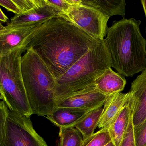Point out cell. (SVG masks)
I'll return each mask as SVG.
<instances>
[{
    "instance_id": "6da1fadb",
    "label": "cell",
    "mask_w": 146,
    "mask_h": 146,
    "mask_svg": "<svg viewBox=\"0 0 146 146\" xmlns=\"http://www.w3.org/2000/svg\"><path fill=\"white\" fill-rule=\"evenodd\" d=\"M102 41L92 37L69 20L57 15L42 25L26 51L32 48L56 79Z\"/></svg>"
},
{
    "instance_id": "7a4b0ae2",
    "label": "cell",
    "mask_w": 146,
    "mask_h": 146,
    "mask_svg": "<svg viewBox=\"0 0 146 146\" xmlns=\"http://www.w3.org/2000/svg\"><path fill=\"white\" fill-rule=\"evenodd\" d=\"M141 24L133 18L115 21L103 40L111 67L124 77H132L146 69V39L141 32Z\"/></svg>"
},
{
    "instance_id": "3957f363",
    "label": "cell",
    "mask_w": 146,
    "mask_h": 146,
    "mask_svg": "<svg viewBox=\"0 0 146 146\" xmlns=\"http://www.w3.org/2000/svg\"><path fill=\"white\" fill-rule=\"evenodd\" d=\"M21 66L33 115L47 118L56 109L54 100L55 78L32 48L21 56Z\"/></svg>"
},
{
    "instance_id": "277c9868",
    "label": "cell",
    "mask_w": 146,
    "mask_h": 146,
    "mask_svg": "<svg viewBox=\"0 0 146 146\" xmlns=\"http://www.w3.org/2000/svg\"><path fill=\"white\" fill-rule=\"evenodd\" d=\"M109 68L111 63L103 41L56 79L55 102L86 88Z\"/></svg>"
},
{
    "instance_id": "5b68a950",
    "label": "cell",
    "mask_w": 146,
    "mask_h": 146,
    "mask_svg": "<svg viewBox=\"0 0 146 146\" xmlns=\"http://www.w3.org/2000/svg\"><path fill=\"white\" fill-rule=\"evenodd\" d=\"M26 47L16 48L0 55V92L10 110L31 117L32 111L28 102L21 73V61Z\"/></svg>"
},
{
    "instance_id": "8992f818",
    "label": "cell",
    "mask_w": 146,
    "mask_h": 146,
    "mask_svg": "<svg viewBox=\"0 0 146 146\" xmlns=\"http://www.w3.org/2000/svg\"><path fill=\"white\" fill-rule=\"evenodd\" d=\"M0 146H48L35 131L30 117L9 109L5 133Z\"/></svg>"
},
{
    "instance_id": "52a82bcc",
    "label": "cell",
    "mask_w": 146,
    "mask_h": 146,
    "mask_svg": "<svg viewBox=\"0 0 146 146\" xmlns=\"http://www.w3.org/2000/svg\"><path fill=\"white\" fill-rule=\"evenodd\" d=\"M69 20L93 38L103 41L107 33L110 17L97 9L81 4L74 6L68 13L59 15Z\"/></svg>"
},
{
    "instance_id": "ba28073f",
    "label": "cell",
    "mask_w": 146,
    "mask_h": 146,
    "mask_svg": "<svg viewBox=\"0 0 146 146\" xmlns=\"http://www.w3.org/2000/svg\"><path fill=\"white\" fill-rule=\"evenodd\" d=\"M106 97L97 89L93 82L82 90L56 101V108H73L92 111L104 106Z\"/></svg>"
},
{
    "instance_id": "9c48e42d",
    "label": "cell",
    "mask_w": 146,
    "mask_h": 146,
    "mask_svg": "<svg viewBox=\"0 0 146 146\" xmlns=\"http://www.w3.org/2000/svg\"><path fill=\"white\" fill-rule=\"evenodd\" d=\"M43 23L3 27L0 29V55L18 47H26L36 32Z\"/></svg>"
},
{
    "instance_id": "30bf717a",
    "label": "cell",
    "mask_w": 146,
    "mask_h": 146,
    "mask_svg": "<svg viewBox=\"0 0 146 146\" xmlns=\"http://www.w3.org/2000/svg\"><path fill=\"white\" fill-rule=\"evenodd\" d=\"M130 100L134 127L146 120V69L131 84Z\"/></svg>"
},
{
    "instance_id": "8fae6325",
    "label": "cell",
    "mask_w": 146,
    "mask_h": 146,
    "mask_svg": "<svg viewBox=\"0 0 146 146\" xmlns=\"http://www.w3.org/2000/svg\"><path fill=\"white\" fill-rule=\"evenodd\" d=\"M130 97L129 92L127 93H116L107 96L98 127L108 130L128 102Z\"/></svg>"
},
{
    "instance_id": "7c38bea8",
    "label": "cell",
    "mask_w": 146,
    "mask_h": 146,
    "mask_svg": "<svg viewBox=\"0 0 146 146\" xmlns=\"http://www.w3.org/2000/svg\"><path fill=\"white\" fill-rule=\"evenodd\" d=\"M58 15L56 9L48 5L45 1L44 4L37 6L26 13L15 15L7 25H30L44 23Z\"/></svg>"
},
{
    "instance_id": "4fadbf2b",
    "label": "cell",
    "mask_w": 146,
    "mask_h": 146,
    "mask_svg": "<svg viewBox=\"0 0 146 146\" xmlns=\"http://www.w3.org/2000/svg\"><path fill=\"white\" fill-rule=\"evenodd\" d=\"M94 82L97 89L106 96L121 92L127 84L125 77L116 73L111 68L106 69Z\"/></svg>"
},
{
    "instance_id": "5bb4252c",
    "label": "cell",
    "mask_w": 146,
    "mask_h": 146,
    "mask_svg": "<svg viewBox=\"0 0 146 146\" xmlns=\"http://www.w3.org/2000/svg\"><path fill=\"white\" fill-rule=\"evenodd\" d=\"M132 114L130 97L128 102L109 128L111 141L115 146H121L127 130Z\"/></svg>"
},
{
    "instance_id": "9a60e30c",
    "label": "cell",
    "mask_w": 146,
    "mask_h": 146,
    "mask_svg": "<svg viewBox=\"0 0 146 146\" xmlns=\"http://www.w3.org/2000/svg\"><path fill=\"white\" fill-rule=\"evenodd\" d=\"M91 111L73 108H57L47 117L59 128L72 127Z\"/></svg>"
},
{
    "instance_id": "2e32d148",
    "label": "cell",
    "mask_w": 146,
    "mask_h": 146,
    "mask_svg": "<svg viewBox=\"0 0 146 146\" xmlns=\"http://www.w3.org/2000/svg\"><path fill=\"white\" fill-rule=\"evenodd\" d=\"M82 4L92 7L108 16L120 15L125 17L126 1L124 0H82Z\"/></svg>"
},
{
    "instance_id": "e0dca14e",
    "label": "cell",
    "mask_w": 146,
    "mask_h": 146,
    "mask_svg": "<svg viewBox=\"0 0 146 146\" xmlns=\"http://www.w3.org/2000/svg\"><path fill=\"white\" fill-rule=\"evenodd\" d=\"M103 106L91 111L72 127L78 129L83 137L86 139L93 134L98 127L103 110Z\"/></svg>"
},
{
    "instance_id": "ac0fdd59",
    "label": "cell",
    "mask_w": 146,
    "mask_h": 146,
    "mask_svg": "<svg viewBox=\"0 0 146 146\" xmlns=\"http://www.w3.org/2000/svg\"><path fill=\"white\" fill-rule=\"evenodd\" d=\"M60 146H81L83 141L80 132L74 127H60Z\"/></svg>"
},
{
    "instance_id": "d6986e66",
    "label": "cell",
    "mask_w": 146,
    "mask_h": 146,
    "mask_svg": "<svg viewBox=\"0 0 146 146\" xmlns=\"http://www.w3.org/2000/svg\"><path fill=\"white\" fill-rule=\"evenodd\" d=\"M111 141L109 130L100 129L97 133L83 139L81 146H104Z\"/></svg>"
},
{
    "instance_id": "ffe728a7",
    "label": "cell",
    "mask_w": 146,
    "mask_h": 146,
    "mask_svg": "<svg viewBox=\"0 0 146 146\" xmlns=\"http://www.w3.org/2000/svg\"><path fill=\"white\" fill-rule=\"evenodd\" d=\"M21 13H26L37 6L45 3V0H13Z\"/></svg>"
},
{
    "instance_id": "44dd1931",
    "label": "cell",
    "mask_w": 146,
    "mask_h": 146,
    "mask_svg": "<svg viewBox=\"0 0 146 146\" xmlns=\"http://www.w3.org/2000/svg\"><path fill=\"white\" fill-rule=\"evenodd\" d=\"M46 3L53 7L58 12V15L69 12L74 6L71 5L67 0H45Z\"/></svg>"
},
{
    "instance_id": "7402d4cb",
    "label": "cell",
    "mask_w": 146,
    "mask_h": 146,
    "mask_svg": "<svg viewBox=\"0 0 146 146\" xmlns=\"http://www.w3.org/2000/svg\"><path fill=\"white\" fill-rule=\"evenodd\" d=\"M134 137L135 146H146V120L139 126L134 127Z\"/></svg>"
},
{
    "instance_id": "603a6c76",
    "label": "cell",
    "mask_w": 146,
    "mask_h": 146,
    "mask_svg": "<svg viewBox=\"0 0 146 146\" xmlns=\"http://www.w3.org/2000/svg\"><path fill=\"white\" fill-rule=\"evenodd\" d=\"M9 109L3 100L0 102V144L5 133Z\"/></svg>"
},
{
    "instance_id": "cb8c5ba5",
    "label": "cell",
    "mask_w": 146,
    "mask_h": 146,
    "mask_svg": "<svg viewBox=\"0 0 146 146\" xmlns=\"http://www.w3.org/2000/svg\"><path fill=\"white\" fill-rule=\"evenodd\" d=\"M121 146H135L134 137V127L133 121V114H131L127 130L125 134Z\"/></svg>"
},
{
    "instance_id": "d4e9b609",
    "label": "cell",
    "mask_w": 146,
    "mask_h": 146,
    "mask_svg": "<svg viewBox=\"0 0 146 146\" xmlns=\"http://www.w3.org/2000/svg\"><path fill=\"white\" fill-rule=\"evenodd\" d=\"M0 6H2L8 11L14 13L15 15L21 14L13 0H0Z\"/></svg>"
},
{
    "instance_id": "484cf974",
    "label": "cell",
    "mask_w": 146,
    "mask_h": 146,
    "mask_svg": "<svg viewBox=\"0 0 146 146\" xmlns=\"http://www.w3.org/2000/svg\"><path fill=\"white\" fill-rule=\"evenodd\" d=\"M8 18L4 14V13L3 12L1 8H0V21L3 22H7L8 21Z\"/></svg>"
},
{
    "instance_id": "4316f807",
    "label": "cell",
    "mask_w": 146,
    "mask_h": 146,
    "mask_svg": "<svg viewBox=\"0 0 146 146\" xmlns=\"http://www.w3.org/2000/svg\"><path fill=\"white\" fill-rule=\"evenodd\" d=\"M141 4L144 8V12H145L146 18V0H142L141 1Z\"/></svg>"
},
{
    "instance_id": "83f0119b",
    "label": "cell",
    "mask_w": 146,
    "mask_h": 146,
    "mask_svg": "<svg viewBox=\"0 0 146 146\" xmlns=\"http://www.w3.org/2000/svg\"><path fill=\"white\" fill-rule=\"evenodd\" d=\"M104 146H115V145H114V143H113L112 141H110V142H109L108 144H106V145H105Z\"/></svg>"
},
{
    "instance_id": "f1b7e54d",
    "label": "cell",
    "mask_w": 146,
    "mask_h": 146,
    "mask_svg": "<svg viewBox=\"0 0 146 146\" xmlns=\"http://www.w3.org/2000/svg\"><path fill=\"white\" fill-rule=\"evenodd\" d=\"M3 97L1 93L0 92V99H3Z\"/></svg>"
},
{
    "instance_id": "f546056e",
    "label": "cell",
    "mask_w": 146,
    "mask_h": 146,
    "mask_svg": "<svg viewBox=\"0 0 146 146\" xmlns=\"http://www.w3.org/2000/svg\"><path fill=\"white\" fill-rule=\"evenodd\" d=\"M2 26V25H1V24H0V26ZM3 27V26H2V27Z\"/></svg>"
},
{
    "instance_id": "4dcf8cb0",
    "label": "cell",
    "mask_w": 146,
    "mask_h": 146,
    "mask_svg": "<svg viewBox=\"0 0 146 146\" xmlns=\"http://www.w3.org/2000/svg\"><path fill=\"white\" fill-rule=\"evenodd\" d=\"M60 146V145H59V144H58V146Z\"/></svg>"
}]
</instances>
